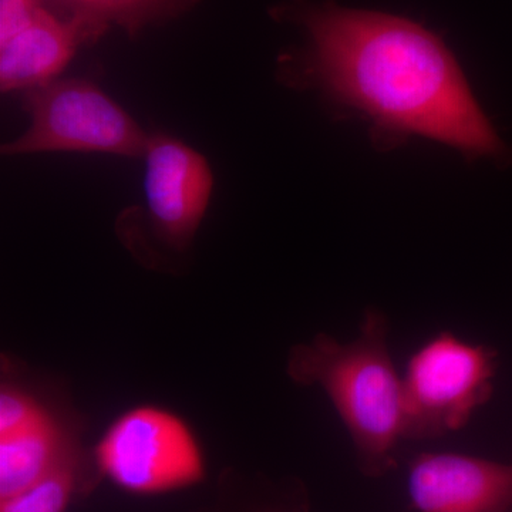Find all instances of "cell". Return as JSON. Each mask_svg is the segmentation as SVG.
Listing matches in <instances>:
<instances>
[{
	"label": "cell",
	"instance_id": "cell-1",
	"mask_svg": "<svg viewBox=\"0 0 512 512\" xmlns=\"http://www.w3.org/2000/svg\"><path fill=\"white\" fill-rule=\"evenodd\" d=\"M296 10L308 33L313 76L336 99L384 126L476 156L507 154L456 59L430 30L399 16L335 3Z\"/></svg>",
	"mask_w": 512,
	"mask_h": 512
},
{
	"label": "cell",
	"instance_id": "cell-2",
	"mask_svg": "<svg viewBox=\"0 0 512 512\" xmlns=\"http://www.w3.org/2000/svg\"><path fill=\"white\" fill-rule=\"evenodd\" d=\"M387 330L383 313L370 309L352 342L322 333L293 348L288 360L293 382L328 394L352 437L360 470L375 478L396 466L404 439L403 380L387 348Z\"/></svg>",
	"mask_w": 512,
	"mask_h": 512
},
{
	"label": "cell",
	"instance_id": "cell-3",
	"mask_svg": "<svg viewBox=\"0 0 512 512\" xmlns=\"http://www.w3.org/2000/svg\"><path fill=\"white\" fill-rule=\"evenodd\" d=\"M30 126L3 144V156L79 151L144 157L150 136L126 110L87 80H53L26 90Z\"/></svg>",
	"mask_w": 512,
	"mask_h": 512
},
{
	"label": "cell",
	"instance_id": "cell-4",
	"mask_svg": "<svg viewBox=\"0 0 512 512\" xmlns=\"http://www.w3.org/2000/svg\"><path fill=\"white\" fill-rule=\"evenodd\" d=\"M101 476L123 491L158 495L201 483L200 441L183 417L164 407H133L120 414L94 450Z\"/></svg>",
	"mask_w": 512,
	"mask_h": 512
},
{
	"label": "cell",
	"instance_id": "cell-5",
	"mask_svg": "<svg viewBox=\"0 0 512 512\" xmlns=\"http://www.w3.org/2000/svg\"><path fill=\"white\" fill-rule=\"evenodd\" d=\"M497 355L453 333H439L409 360L403 380L404 439L463 429L491 396Z\"/></svg>",
	"mask_w": 512,
	"mask_h": 512
},
{
	"label": "cell",
	"instance_id": "cell-6",
	"mask_svg": "<svg viewBox=\"0 0 512 512\" xmlns=\"http://www.w3.org/2000/svg\"><path fill=\"white\" fill-rule=\"evenodd\" d=\"M144 191L154 227L175 249L190 247L212 195V171L190 146L167 134L148 140Z\"/></svg>",
	"mask_w": 512,
	"mask_h": 512
},
{
	"label": "cell",
	"instance_id": "cell-7",
	"mask_svg": "<svg viewBox=\"0 0 512 512\" xmlns=\"http://www.w3.org/2000/svg\"><path fill=\"white\" fill-rule=\"evenodd\" d=\"M407 491L419 512L512 510V464L456 453H424L409 468Z\"/></svg>",
	"mask_w": 512,
	"mask_h": 512
},
{
	"label": "cell",
	"instance_id": "cell-8",
	"mask_svg": "<svg viewBox=\"0 0 512 512\" xmlns=\"http://www.w3.org/2000/svg\"><path fill=\"white\" fill-rule=\"evenodd\" d=\"M106 32L97 23L66 18L46 6L25 28L0 43V89L26 92L53 82L80 47Z\"/></svg>",
	"mask_w": 512,
	"mask_h": 512
},
{
	"label": "cell",
	"instance_id": "cell-9",
	"mask_svg": "<svg viewBox=\"0 0 512 512\" xmlns=\"http://www.w3.org/2000/svg\"><path fill=\"white\" fill-rule=\"evenodd\" d=\"M73 446L52 413L25 429L0 437V500L46 476Z\"/></svg>",
	"mask_w": 512,
	"mask_h": 512
},
{
	"label": "cell",
	"instance_id": "cell-10",
	"mask_svg": "<svg viewBox=\"0 0 512 512\" xmlns=\"http://www.w3.org/2000/svg\"><path fill=\"white\" fill-rule=\"evenodd\" d=\"M82 481V460L73 446L46 476L20 493L0 500V512H66Z\"/></svg>",
	"mask_w": 512,
	"mask_h": 512
},
{
	"label": "cell",
	"instance_id": "cell-11",
	"mask_svg": "<svg viewBox=\"0 0 512 512\" xmlns=\"http://www.w3.org/2000/svg\"><path fill=\"white\" fill-rule=\"evenodd\" d=\"M198 2L200 0H83L80 18L106 29L120 26L133 37L147 26L178 18Z\"/></svg>",
	"mask_w": 512,
	"mask_h": 512
},
{
	"label": "cell",
	"instance_id": "cell-12",
	"mask_svg": "<svg viewBox=\"0 0 512 512\" xmlns=\"http://www.w3.org/2000/svg\"><path fill=\"white\" fill-rule=\"evenodd\" d=\"M49 413L33 394L19 387L3 386L0 392V437L25 429Z\"/></svg>",
	"mask_w": 512,
	"mask_h": 512
},
{
	"label": "cell",
	"instance_id": "cell-13",
	"mask_svg": "<svg viewBox=\"0 0 512 512\" xmlns=\"http://www.w3.org/2000/svg\"><path fill=\"white\" fill-rule=\"evenodd\" d=\"M46 6V0H0V43L25 28Z\"/></svg>",
	"mask_w": 512,
	"mask_h": 512
},
{
	"label": "cell",
	"instance_id": "cell-14",
	"mask_svg": "<svg viewBox=\"0 0 512 512\" xmlns=\"http://www.w3.org/2000/svg\"><path fill=\"white\" fill-rule=\"evenodd\" d=\"M83 0H46L47 6L53 12L66 18H80V9H82Z\"/></svg>",
	"mask_w": 512,
	"mask_h": 512
},
{
	"label": "cell",
	"instance_id": "cell-15",
	"mask_svg": "<svg viewBox=\"0 0 512 512\" xmlns=\"http://www.w3.org/2000/svg\"><path fill=\"white\" fill-rule=\"evenodd\" d=\"M507 512H512V510L511 511H507Z\"/></svg>",
	"mask_w": 512,
	"mask_h": 512
}]
</instances>
